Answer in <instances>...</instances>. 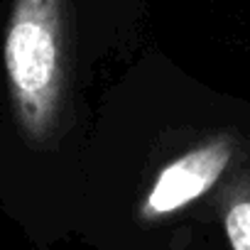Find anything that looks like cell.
<instances>
[{
	"label": "cell",
	"instance_id": "obj_2",
	"mask_svg": "<svg viewBox=\"0 0 250 250\" xmlns=\"http://www.w3.org/2000/svg\"><path fill=\"white\" fill-rule=\"evenodd\" d=\"M228 162H230V143L226 138H216L172 160L157 172L155 182L150 184L138 208L140 218L157 221L182 211L218 182Z\"/></svg>",
	"mask_w": 250,
	"mask_h": 250
},
{
	"label": "cell",
	"instance_id": "obj_3",
	"mask_svg": "<svg viewBox=\"0 0 250 250\" xmlns=\"http://www.w3.org/2000/svg\"><path fill=\"white\" fill-rule=\"evenodd\" d=\"M226 233L233 250H250V199L230 204L226 213Z\"/></svg>",
	"mask_w": 250,
	"mask_h": 250
},
{
	"label": "cell",
	"instance_id": "obj_1",
	"mask_svg": "<svg viewBox=\"0 0 250 250\" xmlns=\"http://www.w3.org/2000/svg\"><path fill=\"white\" fill-rule=\"evenodd\" d=\"M62 0H15L3 64L20 130L42 143L54 130L64 98Z\"/></svg>",
	"mask_w": 250,
	"mask_h": 250
}]
</instances>
